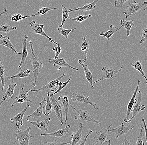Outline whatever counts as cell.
<instances>
[{"label":"cell","instance_id":"obj_32","mask_svg":"<svg viewBox=\"0 0 147 145\" xmlns=\"http://www.w3.org/2000/svg\"><path fill=\"white\" fill-rule=\"evenodd\" d=\"M60 10V9H57V8H52L51 7H43L39 9L37 12L34 14L30 15V17L32 16H42L45 15L49 11L51 10Z\"/></svg>","mask_w":147,"mask_h":145},{"label":"cell","instance_id":"obj_6","mask_svg":"<svg viewBox=\"0 0 147 145\" xmlns=\"http://www.w3.org/2000/svg\"><path fill=\"white\" fill-rule=\"evenodd\" d=\"M68 72L64 73L63 75L58 78L56 79L53 80L49 82L48 84L43 86L42 88L38 89V90H33V89H29V90L31 92H40L42 91L46 90H50L51 92H55L58 89V86H59V83H60L61 80L62 79L64 76H66Z\"/></svg>","mask_w":147,"mask_h":145},{"label":"cell","instance_id":"obj_38","mask_svg":"<svg viewBox=\"0 0 147 145\" xmlns=\"http://www.w3.org/2000/svg\"><path fill=\"white\" fill-rule=\"evenodd\" d=\"M91 17H92V15L91 14L87 15L80 14L78 15L77 17H75L74 18H69V19L70 20L76 21V22L81 23L84 21V20H86V19Z\"/></svg>","mask_w":147,"mask_h":145},{"label":"cell","instance_id":"obj_43","mask_svg":"<svg viewBox=\"0 0 147 145\" xmlns=\"http://www.w3.org/2000/svg\"><path fill=\"white\" fill-rule=\"evenodd\" d=\"M129 0H116L115 1L114 5L116 8H120L123 7L125 3ZM135 3H136V0H132Z\"/></svg>","mask_w":147,"mask_h":145},{"label":"cell","instance_id":"obj_42","mask_svg":"<svg viewBox=\"0 0 147 145\" xmlns=\"http://www.w3.org/2000/svg\"><path fill=\"white\" fill-rule=\"evenodd\" d=\"M141 39L140 41V44L145 43L147 41V25L143 28L142 32L140 33Z\"/></svg>","mask_w":147,"mask_h":145},{"label":"cell","instance_id":"obj_23","mask_svg":"<svg viewBox=\"0 0 147 145\" xmlns=\"http://www.w3.org/2000/svg\"><path fill=\"white\" fill-rule=\"evenodd\" d=\"M98 1H99V0H94L91 3H87L85 5L82 6V7H78V8H76V9H70L69 10V12H71L75 11H80V10L87 11H92V10H93L94 9H95V8H98V7L96 6V5Z\"/></svg>","mask_w":147,"mask_h":145},{"label":"cell","instance_id":"obj_31","mask_svg":"<svg viewBox=\"0 0 147 145\" xmlns=\"http://www.w3.org/2000/svg\"><path fill=\"white\" fill-rule=\"evenodd\" d=\"M49 94H50L49 92H47V100H46L45 110L44 112V115L46 116H47L49 115L50 114L53 109V105H52V103L51 101Z\"/></svg>","mask_w":147,"mask_h":145},{"label":"cell","instance_id":"obj_2","mask_svg":"<svg viewBox=\"0 0 147 145\" xmlns=\"http://www.w3.org/2000/svg\"><path fill=\"white\" fill-rule=\"evenodd\" d=\"M16 129L17 133L13 134V135L16 137V139L13 143V144H15L16 141L18 140L20 145H28L30 144V140L31 138L34 137L33 136H30L29 133L31 130V127L24 130H21L20 128L16 126Z\"/></svg>","mask_w":147,"mask_h":145},{"label":"cell","instance_id":"obj_13","mask_svg":"<svg viewBox=\"0 0 147 145\" xmlns=\"http://www.w3.org/2000/svg\"><path fill=\"white\" fill-rule=\"evenodd\" d=\"M48 62L51 63H51L53 64V66L56 68L57 70H60L63 67H67L72 69H74V70H78V68L74 67L68 64L65 60V58L64 57H62V58L61 59H55L50 58L49 59Z\"/></svg>","mask_w":147,"mask_h":145},{"label":"cell","instance_id":"obj_29","mask_svg":"<svg viewBox=\"0 0 147 145\" xmlns=\"http://www.w3.org/2000/svg\"><path fill=\"white\" fill-rule=\"evenodd\" d=\"M80 47L81 50L85 54V60L87 59V54L90 48V43L89 41L87 40L86 38L83 37L82 39V42L80 44Z\"/></svg>","mask_w":147,"mask_h":145},{"label":"cell","instance_id":"obj_51","mask_svg":"<svg viewBox=\"0 0 147 145\" xmlns=\"http://www.w3.org/2000/svg\"><path fill=\"white\" fill-rule=\"evenodd\" d=\"M3 36V35L2 34H0V38H1Z\"/></svg>","mask_w":147,"mask_h":145},{"label":"cell","instance_id":"obj_54","mask_svg":"<svg viewBox=\"0 0 147 145\" xmlns=\"http://www.w3.org/2000/svg\"><path fill=\"white\" fill-rule=\"evenodd\" d=\"M41 1H43V0H41Z\"/></svg>","mask_w":147,"mask_h":145},{"label":"cell","instance_id":"obj_30","mask_svg":"<svg viewBox=\"0 0 147 145\" xmlns=\"http://www.w3.org/2000/svg\"><path fill=\"white\" fill-rule=\"evenodd\" d=\"M31 70L29 69H24V70H21L18 74L11 76V77H7L8 79L13 78H28L30 77Z\"/></svg>","mask_w":147,"mask_h":145},{"label":"cell","instance_id":"obj_27","mask_svg":"<svg viewBox=\"0 0 147 145\" xmlns=\"http://www.w3.org/2000/svg\"><path fill=\"white\" fill-rule=\"evenodd\" d=\"M25 84V83H24L22 85V88L19 90V93L18 94V96L15 98V100H16L18 99H22L24 100V102H32V101L31 100L29 99L28 95H29V92L28 91H24V88Z\"/></svg>","mask_w":147,"mask_h":145},{"label":"cell","instance_id":"obj_33","mask_svg":"<svg viewBox=\"0 0 147 145\" xmlns=\"http://www.w3.org/2000/svg\"><path fill=\"white\" fill-rule=\"evenodd\" d=\"M17 29L16 27H13L9 24L3 23L0 26V32L5 33L8 34L12 31H15Z\"/></svg>","mask_w":147,"mask_h":145},{"label":"cell","instance_id":"obj_8","mask_svg":"<svg viewBox=\"0 0 147 145\" xmlns=\"http://www.w3.org/2000/svg\"><path fill=\"white\" fill-rule=\"evenodd\" d=\"M147 1L143 2L129 3L128 6L124 10L123 13L125 15V18H127L132 14H136V13L141 11L142 7L147 5Z\"/></svg>","mask_w":147,"mask_h":145},{"label":"cell","instance_id":"obj_52","mask_svg":"<svg viewBox=\"0 0 147 145\" xmlns=\"http://www.w3.org/2000/svg\"><path fill=\"white\" fill-rule=\"evenodd\" d=\"M3 101L1 100V103H0V108H1V104L3 103Z\"/></svg>","mask_w":147,"mask_h":145},{"label":"cell","instance_id":"obj_7","mask_svg":"<svg viewBox=\"0 0 147 145\" xmlns=\"http://www.w3.org/2000/svg\"><path fill=\"white\" fill-rule=\"evenodd\" d=\"M123 66L124 65H123L120 68V69L117 71L115 70L111 67H103L101 69V71L103 73V74L101 78L98 79L97 80L94 82V83H96V82L107 79H110L111 80L114 78H117V74L122 71Z\"/></svg>","mask_w":147,"mask_h":145},{"label":"cell","instance_id":"obj_20","mask_svg":"<svg viewBox=\"0 0 147 145\" xmlns=\"http://www.w3.org/2000/svg\"><path fill=\"white\" fill-rule=\"evenodd\" d=\"M28 37L26 35H25L22 41V59H21V62L20 65L18 66V68L20 70H22L21 67L22 65L24 64L25 61L26 60V58L28 55L27 49V42L28 39Z\"/></svg>","mask_w":147,"mask_h":145},{"label":"cell","instance_id":"obj_25","mask_svg":"<svg viewBox=\"0 0 147 145\" xmlns=\"http://www.w3.org/2000/svg\"><path fill=\"white\" fill-rule=\"evenodd\" d=\"M17 85L16 83H13V79H12L11 82V84H9V87L6 90V92L5 93L4 95L3 96L2 101H4L5 100H8L10 98H13L14 92Z\"/></svg>","mask_w":147,"mask_h":145},{"label":"cell","instance_id":"obj_46","mask_svg":"<svg viewBox=\"0 0 147 145\" xmlns=\"http://www.w3.org/2000/svg\"><path fill=\"white\" fill-rule=\"evenodd\" d=\"M93 133V131H92L91 130H90L89 131V132L88 133V134H87V136L85 137L84 138L83 140L80 143V144H78L79 145H84L85 144V143H86V141H87V139L88 137L91 134H92Z\"/></svg>","mask_w":147,"mask_h":145},{"label":"cell","instance_id":"obj_14","mask_svg":"<svg viewBox=\"0 0 147 145\" xmlns=\"http://www.w3.org/2000/svg\"><path fill=\"white\" fill-rule=\"evenodd\" d=\"M134 128V127L133 125H130L129 126H125L123 123H122L121 125H119L114 129H111L110 128L109 129V132H111L117 135L116 136V139H117L119 137L127 134L129 131Z\"/></svg>","mask_w":147,"mask_h":145},{"label":"cell","instance_id":"obj_35","mask_svg":"<svg viewBox=\"0 0 147 145\" xmlns=\"http://www.w3.org/2000/svg\"><path fill=\"white\" fill-rule=\"evenodd\" d=\"M76 28H73L71 29H67L63 28V27L61 26V25H59L57 28V31L59 34L63 36L66 38L67 39L68 37L69 34L71 32H73L76 29Z\"/></svg>","mask_w":147,"mask_h":145},{"label":"cell","instance_id":"obj_18","mask_svg":"<svg viewBox=\"0 0 147 145\" xmlns=\"http://www.w3.org/2000/svg\"><path fill=\"white\" fill-rule=\"evenodd\" d=\"M86 61V60H85V59H80L78 60V63L83 68L84 73H85V78L87 79V81L90 84L92 88L94 89V87L93 84L92 74L91 71L89 70V68H88V65L84 64Z\"/></svg>","mask_w":147,"mask_h":145},{"label":"cell","instance_id":"obj_34","mask_svg":"<svg viewBox=\"0 0 147 145\" xmlns=\"http://www.w3.org/2000/svg\"><path fill=\"white\" fill-rule=\"evenodd\" d=\"M131 66L134 68L136 70H137L138 71H139L141 73V75L143 78H144L146 80V83L147 84V78L145 75V72L143 71L142 70V64L140 63V61L137 60L134 64H131Z\"/></svg>","mask_w":147,"mask_h":145},{"label":"cell","instance_id":"obj_28","mask_svg":"<svg viewBox=\"0 0 147 145\" xmlns=\"http://www.w3.org/2000/svg\"><path fill=\"white\" fill-rule=\"evenodd\" d=\"M133 20L131 21H126L124 19L120 20V23H121V27H124L125 28L127 31L126 36L128 37L130 36V31L133 26H135Z\"/></svg>","mask_w":147,"mask_h":145},{"label":"cell","instance_id":"obj_26","mask_svg":"<svg viewBox=\"0 0 147 145\" xmlns=\"http://www.w3.org/2000/svg\"><path fill=\"white\" fill-rule=\"evenodd\" d=\"M121 28L122 27L121 26L119 28H117L113 25H111L109 26V30L107 32H102L100 33V36H102L103 37H105L107 40H108V39L112 37L114 34L120 30Z\"/></svg>","mask_w":147,"mask_h":145},{"label":"cell","instance_id":"obj_50","mask_svg":"<svg viewBox=\"0 0 147 145\" xmlns=\"http://www.w3.org/2000/svg\"><path fill=\"white\" fill-rule=\"evenodd\" d=\"M108 142H109V143H108V145H111V141H110V139H109V140H108Z\"/></svg>","mask_w":147,"mask_h":145},{"label":"cell","instance_id":"obj_17","mask_svg":"<svg viewBox=\"0 0 147 145\" xmlns=\"http://www.w3.org/2000/svg\"><path fill=\"white\" fill-rule=\"evenodd\" d=\"M31 106V105H28V103L27 102V105L24 110L16 115L14 117L10 118L11 123H15L16 126L18 127V128H20V127L22 126L23 125V119L24 115L28 108Z\"/></svg>","mask_w":147,"mask_h":145},{"label":"cell","instance_id":"obj_24","mask_svg":"<svg viewBox=\"0 0 147 145\" xmlns=\"http://www.w3.org/2000/svg\"><path fill=\"white\" fill-rule=\"evenodd\" d=\"M71 128V126L70 125H66L65 128L63 129H60L58 131L56 132H53L51 133H45V134H41V136H53L56 137L58 138H61L62 137L65 136L68 132L69 131Z\"/></svg>","mask_w":147,"mask_h":145},{"label":"cell","instance_id":"obj_1","mask_svg":"<svg viewBox=\"0 0 147 145\" xmlns=\"http://www.w3.org/2000/svg\"><path fill=\"white\" fill-rule=\"evenodd\" d=\"M28 43L30 45L31 49V58H32V72L34 77V82L32 85H33V89H34L36 86V82L38 79L39 71L43 68L44 65L43 63L39 61L37 57L36 52L34 49L33 43L31 40L28 41Z\"/></svg>","mask_w":147,"mask_h":145},{"label":"cell","instance_id":"obj_39","mask_svg":"<svg viewBox=\"0 0 147 145\" xmlns=\"http://www.w3.org/2000/svg\"><path fill=\"white\" fill-rule=\"evenodd\" d=\"M30 17V15L24 16L21 14H15L11 16V21L12 22H18L22 21L23 19H26L27 18Z\"/></svg>","mask_w":147,"mask_h":145},{"label":"cell","instance_id":"obj_11","mask_svg":"<svg viewBox=\"0 0 147 145\" xmlns=\"http://www.w3.org/2000/svg\"><path fill=\"white\" fill-rule=\"evenodd\" d=\"M71 101L74 102H77L79 103L89 104L92 106L95 110H97L98 109L97 103L92 101L90 100L89 97H85L82 94L75 93V92L72 93V98L71 99Z\"/></svg>","mask_w":147,"mask_h":145},{"label":"cell","instance_id":"obj_47","mask_svg":"<svg viewBox=\"0 0 147 145\" xmlns=\"http://www.w3.org/2000/svg\"><path fill=\"white\" fill-rule=\"evenodd\" d=\"M141 122L143 124V129L145 130V134H146V141L147 143V127L146 124V120L144 118H142L141 119Z\"/></svg>","mask_w":147,"mask_h":145},{"label":"cell","instance_id":"obj_12","mask_svg":"<svg viewBox=\"0 0 147 145\" xmlns=\"http://www.w3.org/2000/svg\"><path fill=\"white\" fill-rule=\"evenodd\" d=\"M58 101L62 103L63 105V108H64V111L65 113V121H64V123L66 124L67 121L68 116L69 108L71 104V100L70 99L68 95L67 92V91H66L65 93L58 98Z\"/></svg>","mask_w":147,"mask_h":145},{"label":"cell","instance_id":"obj_10","mask_svg":"<svg viewBox=\"0 0 147 145\" xmlns=\"http://www.w3.org/2000/svg\"><path fill=\"white\" fill-rule=\"evenodd\" d=\"M138 99L136 100V101L132 109V117L130 119H129L128 123H130L139 113L143 111L146 108L145 105L142 103V93L140 91H138Z\"/></svg>","mask_w":147,"mask_h":145},{"label":"cell","instance_id":"obj_21","mask_svg":"<svg viewBox=\"0 0 147 145\" xmlns=\"http://www.w3.org/2000/svg\"><path fill=\"white\" fill-rule=\"evenodd\" d=\"M83 123H81L80 126L78 127V131L76 132H73L72 134L71 135V145H75L77 144L81 139L82 136Z\"/></svg>","mask_w":147,"mask_h":145},{"label":"cell","instance_id":"obj_53","mask_svg":"<svg viewBox=\"0 0 147 145\" xmlns=\"http://www.w3.org/2000/svg\"><path fill=\"white\" fill-rule=\"evenodd\" d=\"M147 9V6L146 7V8H145V9H144V11H146V10Z\"/></svg>","mask_w":147,"mask_h":145},{"label":"cell","instance_id":"obj_49","mask_svg":"<svg viewBox=\"0 0 147 145\" xmlns=\"http://www.w3.org/2000/svg\"><path fill=\"white\" fill-rule=\"evenodd\" d=\"M8 10H7L6 9H4V11H3L2 12L0 13V17L2 16L4 14H8Z\"/></svg>","mask_w":147,"mask_h":145},{"label":"cell","instance_id":"obj_37","mask_svg":"<svg viewBox=\"0 0 147 145\" xmlns=\"http://www.w3.org/2000/svg\"><path fill=\"white\" fill-rule=\"evenodd\" d=\"M61 5L62 7V19L61 25H60L61 26L63 27V25H64L65 22H66V20H67V19L69 18L70 12L66 7L64 6L62 4H61Z\"/></svg>","mask_w":147,"mask_h":145},{"label":"cell","instance_id":"obj_15","mask_svg":"<svg viewBox=\"0 0 147 145\" xmlns=\"http://www.w3.org/2000/svg\"><path fill=\"white\" fill-rule=\"evenodd\" d=\"M140 82H141V80H138L137 85L136 87V89H135V91H134V92H133L132 98H131L130 101L128 105H127L126 115L125 117V118L124 120V121L125 122V123H127V122H128L129 115H130L131 113H132V109H133V105H134L135 101H136V99L135 98H136L137 93L138 91L139 84Z\"/></svg>","mask_w":147,"mask_h":145},{"label":"cell","instance_id":"obj_19","mask_svg":"<svg viewBox=\"0 0 147 145\" xmlns=\"http://www.w3.org/2000/svg\"><path fill=\"white\" fill-rule=\"evenodd\" d=\"M46 100H47L45 98L42 99V101L37 109L31 114L26 115V117L36 118L42 117L44 115V111L45 108Z\"/></svg>","mask_w":147,"mask_h":145},{"label":"cell","instance_id":"obj_41","mask_svg":"<svg viewBox=\"0 0 147 145\" xmlns=\"http://www.w3.org/2000/svg\"><path fill=\"white\" fill-rule=\"evenodd\" d=\"M72 78V77H70V78H69V79L67 81V82H61L60 83H59V85L58 88L57 90V91L55 92L54 93L52 94V95H54L55 94H56L59 93V92H60L62 89L66 87L67 85L69 84V82L70 81V80H71V78Z\"/></svg>","mask_w":147,"mask_h":145},{"label":"cell","instance_id":"obj_3","mask_svg":"<svg viewBox=\"0 0 147 145\" xmlns=\"http://www.w3.org/2000/svg\"><path fill=\"white\" fill-rule=\"evenodd\" d=\"M70 106L71 107V108L73 109V111H74V115H75L74 119L79 121H85L90 122L92 123L99 124L101 128H102V124L92 117L88 111L78 109V108L74 107L71 105Z\"/></svg>","mask_w":147,"mask_h":145},{"label":"cell","instance_id":"obj_44","mask_svg":"<svg viewBox=\"0 0 147 145\" xmlns=\"http://www.w3.org/2000/svg\"><path fill=\"white\" fill-rule=\"evenodd\" d=\"M52 50L55 52L56 55L55 57V59H58L59 57V55L61 53V47H60L59 44L57 45V46H55L52 49Z\"/></svg>","mask_w":147,"mask_h":145},{"label":"cell","instance_id":"obj_45","mask_svg":"<svg viewBox=\"0 0 147 145\" xmlns=\"http://www.w3.org/2000/svg\"><path fill=\"white\" fill-rule=\"evenodd\" d=\"M71 143V141H69V142H60V143H58V142H57L56 140H55V142H51V143H48L47 142H44V144L45 145H66L68 144H69L70 145Z\"/></svg>","mask_w":147,"mask_h":145},{"label":"cell","instance_id":"obj_40","mask_svg":"<svg viewBox=\"0 0 147 145\" xmlns=\"http://www.w3.org/2000/svg\"><path fill=\"white\" fill-rule=\"evenodd\" d=\"M143 124L142 123L140 127V130L139 133L138 135L136 145H145V143L143 142L142 140V130L143 129Z\"/></svg>","mask_w":147,"mask_h":145},{"label":"cell","instance_id":"obj_22","mask_svg":"<svg viewBox=\"0 0 147 145\" xmlns=\"http://www.w3.org/2000/svg\"><path fill=\"white\" fill-rule=\"evenodd\" d=\"M0 45L3 46L7 47L9 49L11 50L13 52H14L15 55H22V53H18L16 51V49L14 46L13 45L10 40V37L9 36H4L0 38Z\"/></svg>","mask_w":147,"mask_h":145},{"label":"cell","instance_id":"obj_5","mask_svg":"<svg viewBox=\"0 0 147 145\" xmlns=\"http://www.w3.org/2000/svg\"><path fill=\"white\" fill-rule=\"evenodd\" d=\"M30 26L32 28V32L37 34L40 35L48 39L49 42L51 43H54L56 45H58L59 43L54 41L45 32L44 30V28L45 25L42 24H38L36 20H33L30 23Z\"/></svg>","mask_w":147,"mask_h":145},{"label":"cell","instance_id":"obj_16","mask_svg":"<svg viewBox=\"0 0 147 145\" xmlns=\"http://www.w3.org/2000/svg\"><path fill=\"white\" fill-rule=\"evenodd\" d=\"M25 120H26L28 123H30L36 127H37L41 131V132L44 133L48 131L49 125L51 119L50 117H49L43 121H31L26 118Z\"/></svg>","mask_w":147,"mask_h":145},{"label":"cell","instance_id":"obj_36","mask_svg":"<svg viewBox=\"0 0 147 145\" xmlns=\"http://www.w3.org/2000/svg\"><path fill=\"white\" fill-rule=\"evenodd\" d=\"M0 78L2 84V92L3 91L5 85V76L4 67L2 62L0 59Z\"/></svg>","mask_w":147,"mask_h":145},{"label":"cell","instance_id":"obj_4","mask_svg":"<svg viewBox=\"0 0 147 145\" xmlns=\"http://www.w3.org/2000/svg\"><path fill=\"white\" fill-rule=\"evenodd\" d=\"M112 123H110V125L106 128H101V130L96 133V136L93 138V140L96 145H102L107 143L109 140L110 134L109 129L112 126Z\"/></svg>","mask_w":147,"mask_h":145},{"label":"cell","instance_id":"obj_48","mask_svg":"<svg viewBox=\"0 0 147 145\" xmlns=\"http://www.w3.org/2000/svg\"><path fill=\"white\" fill-rule=\"evenodd\" d=\"M123 145H131V144H130V142L129 141H128V140H127L126 137H125V139L123 140V142L122 143V144Z\"/></svg>","mask_w":147,"mask_h":145},{"label":"cell","instance_id":"obj_9","mask_svg":"<svg viewBox=\"0 0 147 145\" xmlns=\"http://www.w3.org/2000/svg\"><path fill=\"white\" fill-rule=\"evenodd\" d=\"M49 97L51 99L52 104H53V109L54 110V113L57 116L58 120L61 123V126H63L64 121L63 120V112H62V107L61 103L58 101L54 97V95L52 94H49Z\"/></svg>","mask_w":147,"mask_h":145}]
</instances>
